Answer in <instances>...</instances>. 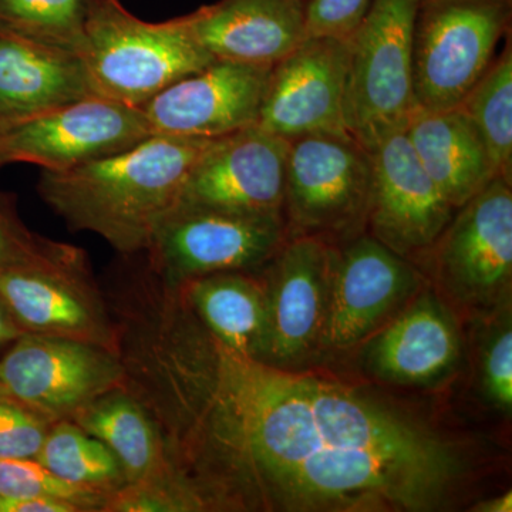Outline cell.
Wrapping results in <instances>:
<instances>
[{
	"instance_id": "cell-1",
	"label": "cell",
	"mask_w": 512,
	"mask_h": 512,
	"mask_svg": "<svg viewBox=\"0 0 512 512\" xmlns=\"http://www.w3.org/2000/svg\"><path fill=\"white\" fill-rule=\"evenodd\" d=\"M167 453L204 511H430L463 473L450 441L379 397L238 355L208 329Z\"/></svg>"
},
{
	"instance_id": "cell-2",
	"label": "cell",
	"mask_w": 512,
	"mask_h": 512,
	"mask_svg": "<svg viewBox=\"0 0 512 512\" xmlns=\"http://www.w3.org/2000/svg\"><path fill=\"white\" fill-rule=\"evenodd\" d=\"M212 140L153 134L113 156L43 171L37 191L73 231L93 232L121 255L140 254Z\"/></svg>"
},
{
	"instance_id": "cell-3",
	"label": "cell",
	"mask_w": 512,
	"mask_h": 512,
	"mask_svg": "<svg viewBox=\"0 0 512 512\" xmlns=\"http://www.w3.org/2000/svg\"><path fill=\"white\" fill-rule=\"evenodd\" d=\"M80 56L96 96L133 107H143L215 60L192 36L184 16L144 22L120 0H94Z\"/></svg>"
},
{
	"instance_id": "cell-4",
	"label": "cell",
	"mask_w": 512,
	"mask_h": 512,
	"mask_svg": "<svg viewBox=\"0 0 512 512\" xmlns=\"http://www.w3.org/2000/svg\"><path fill=\"white\" fill-rule=\"evenodd\" d=\"M420 0H372L348 37L345 123L367 151L416 111L413 32Z\"/></svg>"
},
{
	"instance_id": "cell-5",
	"label": "cell",
	"mask_w": 512,
	"mask_h": 512,
	"mask_svg": "<svg viewBox=\"0 0 512 512\" xmlns=\"http://www.w3.org/2000/svg\"><path fill=\"white\" fill-rule=\"evenodd\" d=\"M512 0H420L413 32L416 110L460 106L511 35Z\"/></svg>"
},
{
	"instance_id": "cell-6",
	"label": "cell",
	"mask_w": 512,
	"mask_h": 512,
	"mask_svg": "<svg viewBox=\"0 0 512 512\" xmlns=\"http://www.w3.org/2000/svg\"><path fill=\"white\" fill-rule=\"evenodd\" d=\"M370 192V153L350 134L289 140L282 208L289 238L339 245L365 234Z\"/></svg>"
},
{
	"instance_id": "cell-7",
	"label": "cell",
	"mask_w": 512,
	"mask_h": 512,
	"mask_svg": "<svg viewBox=\"0 0 512 512\" xmlns=\"http://www.w3.org/2000/svg\"><path fill=\"white\" fill-rule=\"evenodd\" d=\"M288 239L282 215L177 204L158 224L146 254L164 282L183 285L218 272L261 269Z\"/></svg>"
},
{
	"instance_id": "cell-8",
	"label": "cell",
	"mask_w": 512,
	"mask_h": 512,
	"mask_svg": "<svg viewBox=\"0 0 512 512\" xmlns=\"http://www.w3.org/2000/svg\"><path fill=\"white\" fill-rule=\"evenodd\" d=\"M0 298L23 333L80 340L117 353L113 313L82 249L5 269Z\"/></svg>"
},
{
	"instance_id": "cell-9",
	"label": "cell",
	"mask_w": 512,
	"mask_h": 512,
	"mask_svg": "<svg viewBox=\"0 0 512 512\" xmlns=\"http://www.w3.org/2000/svg\"><path fill=\"white\" fill-rule=\"evenodd\" d=\"M153 136L141 107L100 96L0 126V167L10 163L64 171L113 156Z\"/></svg>"
},
{
	"instance_id": "cell-10",
	"label": "cell",
	"mask_w": 512,
	"mask_h": 512,
	"mask_svg": "<svg viewBox=\"0 0 512 512\" xmlns=\"http://www.w3.org/2000/svg\"><path fill=\"white\" fill-rule=\"evenodd\" d=\"M0 383L50 421L70 420L97 397L124 387L117 353L80 340L22 333L0 360Z\"/></svg>"
},
{
	"instance_id": "cell-11",
	"label": "cell",
	"mask_w": 512,
	"mask_h": 512,
	"mask_svg": "<svg viewBox=\"0 0 512 512\" xmlns=\"http://www.w3.org/2000/svg\"><path fill=\"white\" fill-rule=\"evenodd\" d=\"M512 181L495 177L458 208L433 247L437 278L464 305L494 308L510 296Z\"/></svg>"
},
{
	"instance_id": "cell-12",
	"label": "cell",
	"mask_w": 512,
	"mask_h": 512,
	"mask_svg": "<svg viewBox=\"0 0 512 512\" xmlns=\"http://www.w3.org/2000/svg\"><path fill=\"white\" fill-rule=\"evenodd\" d=\"M419 284L412 261L366 232L332 245L328 312L319 349L346 350L362 342Z\"/></svg>"
},
{
	"instance_id": "cell-13",
	"label": "cell",
	"mask_w": 512,
	"mask_h": 512,
	"mask_svg": "<svg viewBox=\"0 0 512 512\" xmlns=\"http://www.w3.org/2000/svg\"><path fill=\"white\" fill-rule=\"evenodd\" d=\"M369 153L372 192L366 234L409 261L420 258L456 210L420 164L406 131H394Z\"/></svg>"
},
{
	"instance_id": "cell-14",
	"label": "cell",
	"mask_w": 512,
	"mask_h": 512,
	"mask_svg": "<svg viewBox=\"0 0 512 512\" xmlns=\"http://www.w3.org/2000/svg\"><path fill=\"white\" fill-rule=\"evenodd\" d=\"M346 79V39L306 37L272 66L256 126L285 140L309 134H349Z\"/></svg>"
},
{
	"instance_id": "cell-15",
	"label": "cell",
	"mask_w": 512,
	"mask_h": 512,
	"mask_svg": "<svg viewBox=\"0 0 512 512\" xmlns=\"http://www.w3.org/2000/svg\"><path fill=\"white\" fill-rule=\"evenodd\" d=\"M261 269L268 308L261 362L295 365L319 349L328 312L332 245L319 238H289Z\"/></svg>"
},
{
	"instance_id": "cell-16",
	"label": "cell",
	"mask_w": 512,
	"mask_h": 512,
	"mask_svg": "<svg viewBox=\"0 0 512 512\" xmlns=\"http://www.w3.org/2000/svg\"><path fill=\"white\" fill-rule=\"evenodd\" d=\"M289 140L258 126L214 138L188 174L178 204L282 215Z\"/></svg>"
},
{
	"instance_id": "cell-17",
	"label": "cell",
	"mask_w": 512,
	"mask_h": 512,
	"mask_svg": "<svg viewBox=\"0 0 512 512\" xmlns=\"http://www.w3.org/2000/svg\"><path fill=\"white\" fill-rule=\"evenodd\" d=\"M272 66L215 59L144 104L153 134L220 138L255 126Z\"/></svg>"
},
{
	"instance_id": "cell-18",
	"label": "cell",
	"mask_w": 512,
	"mask_h": 512,
	"mask_svg": "<svg viewBox=\"0 0 512 512\" xmlns=\"http://www.w3.org/2000/svg\"><path fill=\"white\" fill-rule=\"evenodd\" d=\"M308 0H218L184 15L214 59L274 66L306 39Z\"/></svg>"
},
{
	"instance_id": "cell-19",
	"label": "cell",
	"mask_w": 512,
	"mask_h": 512,
	"mask_svg": "<svg viewBox=\"0 0 512 512\" xmlns=\"http://www.w3.org/2000/svg\"><path fill=\"white\" fill-rule=\"evenodd\" d=\"M96 96L79 52L0 26V126Z\"/></svg>"
},
{
	"instance_id": "cell-20",
	"label": "cell",
	"mask_w": 512,
	"mask_h": 512,
	"mask_svg": "<svg viewBox=\"0 0 512 512\" xmlns=\"http://www.w3.org/2000/svg\"><path fill=\"white\" fill-rule=\"evenodd\" d=\"M460 356L457 326L434 293H423L366 349L369 372L397 384H429L446 376Z\"/></svg>"
},
{
	"instance_id": "cell-21",
	"label": "cell",
	"mask_w": 512,
	"mask_h": 512,
	"mask_svg": "<svg viewBox=\"0 0 512 512\" xmlns=\"http://www.w3.org/2000/svg\"><path fill=\"white\" fill-rule=\"evenodd\" d=\"M404 131L420 164L456 211L497 177L483 136L460 106L416 110Z\"/></svg>"
},
{
	"instance_id": "cell-22",
	"label": "cell",
	"mask_w": 512,
	"mask_h": 512,
	"mask_svg": "<svg viewBox=\"0 0 512 512\" xmlns=\"http://www.w3.org/2000/svg\"><path fill=\"white\" fill-rule=\"evenodd\" d=\"M177 286L202 325L222 345L261 362L268 323L261 276L242 271L218 272Z\"/></svg>"
},
{
	"instance_id": "cell-23",
	"label": "cell",
	"mask_w": 512,
	"mask_h": 512,
	"mask_svg": "<svg viewBox=\"0 0 512 512\" xmlns=\"http://www.w3.org/2000/svg\"><path fill=\"white\" fill-rule=\"evenodd\" d=\"M70 420L113 451L127 484L173 476L153 417L126 387L97 397Z\"/></svg>"
},
{
	"instance_id": "cell-24",
	"label": "cell",
	"mask_w": 512,
	"mask_h": 512,
	"mask_svg": "<svg viewBox=\"0 0 512 512\" xmlns=\"http://www.w3.org/2000/svg\"><path fill=\"white\" fill-rule=\"evenodd\" d=\"M36 460L66 483L107 497L127 484L113 451L72 420L50 424Z\"/></svg>"
},
{
	"instance_id": "cell-25",
	"label": "cell",
	"mask_w": 512,
	"mask_h": 512,
	"mask_svg": "<svg viewBox=\"0 0 512 512\" xmlns=\"http://www.w3.org/2000/svg\"><path fill=\"white\" fill-rule=\"evenodd\" d=\"M483 136L497 177L512 181V47L511 35L483 77L461 101Z\"/></svg>"
},
{
	"instance_id": "cell-26",
	"label": "cell",
	"mask_w": 512,
	"mask_h": 512,
	"mask_svg": "<svg viewBox=\"0 0 512 512\" xmlns=\"http://www.w3.org/2000/svg\"><path fill=\"white\" fill-rule=\"evenodd\" d=\"M94 0H0V26L79 52Z\"/></svg>"
},
{
	"instance_id": "cell-27",
	"label": "cell",
	"mask_w": 512,
	"mask_h": 512,
	"mask_svg": "<svg viewBox=\"0 0 512 512\" xmlns=\"http://www.w3.org/2000/svg\"><path fill=\"white\" fill-rule=\"evenodd\" d=\"M0 494L64 501L77 505L82 512L101 511L107 500V495L66 483L36 458L0 460Z\"/></svg>"
},
{
	"instance_id": "cell-28",
	"label": "cell",
	"mask_w": 512,
	"mask_h": 512,
	"mask_svg": "<svg viewBox=\"0 0 512 512\" xmlns=\"http://www.w3.org/2000/svg\"><path fill=\"white\" fill-rule=\"evenodd\" d=\"M70 247L30 231L20 220L12 198L0 194V272L62 255Z\"/></svg>"
},
{
	"instance_id": "cell-29",
	"label": "cell",
	"mask_w": 512,
	"mask_h": 512,
	"mask_svg": "<svg viewBox=\"0 0 512 512\" xmlns=\"http://www.w3.org/2000/svg\"><path fill=\"white\" fill-rule=\"evenodd\" d=\"M52 423L16 400H0V460L36 458Z\"/></svg>"
},
{
	"instance_id": "cell-30",
	"label": "cell",
	"mask_w": 512,
	"mask_h": 512,
	"mask_svg": "<svg viewBox=\"0 0 512 512\" xmlns=\"http://www.w3.org/2000/svg\"><path fill=\"white\" fill-rule=\"evenodd\" d=\"M481 384L485 397L495 409L511 413L512 330L511 316H504L485 342L481 356Z\"/></svg>"
},
{
	"instance_id": "cell-31",
	"label": "cell",
	"mask_w": 512,
	"mask_h": 512,
	"mask_svg": "<svg viewBox=\"0 0 512 512\" xmlns=\"http://www.w3.org/2000/svg\"><path fill=\"white\" fill-rule=\"evenodd\" d=\"M372 0H308L306 37L346 39L366 15Z\"/></svg>"
},
{
	"instance_id": "cell-32",
	"label": "cell",
	"mask_w": 512,
	"mask_h": 512,
	"mask_svg": "<svg viewBox=\"0 0 512 512\" xmlns=\"http://www.w3.org/2000/svg\"><path fill=\"white\" fill-rule=\"evenodd\" d=\"M0 512H82L77 505L47 498L10 497L0 494Z\"/></svg>"
},
{
	"instance_id": "cell-33",
	"label": "cell",
	"mask_w": 512,
	"mask_h": 512,
	"mask_svg": "<svg viewBox=\"0 0 512 512\" xmlns=\"http://www.w3.org/2000/svg\"><path fill=\"white\" fill-rule=\"evenodd\" d=\"M23 330L19 328L18 323L10 315L5 302L0 298V348L15 342L22 335Z\"/></svg>"
},
{
	"instance_id": "cell-34",
	"label": "cell",
	"mask_w": 512,
	"mask_h": 512,
	"mask_svg": "<svg viewBox=\"0 0 512 512\" xmlns=\"http://www.w3.org/2000/svg\"><path fill=\"white\" fill-rule=\"evenodd\" d=\"M473 511L478 512H510L512 511V494L511 491L500 495V497L491 498L484 503L477 504Z\"/></svg>"
},
{
	"instance_id": "cell-35",
	"label": "cell",
	"mask_w": 512,
	"mask_h": 512,
	"mask_svg": "<svg viewBox=\"0 0 512 512\" xmlns=\"http://www.w3.org/2000/svg\"><path fill=\"white\" fill-rule=\"evenodd\" d=\"M3 399H13L12 396L8 393V390L5 389V386H3L2 383H0V400ZM15 400V399H13Z\"/></svg>"
}]
</instances>
